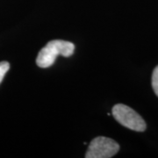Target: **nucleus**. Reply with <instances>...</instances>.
<instances>
[{
    "instance_id": "nucleus-1",
    "label": "nucleus",
    "mask_w": 158,
    "mask_h": 158,
    "mask_svg": "<svg viewBox=\"0 0 158 158\" xmlns=\"http://www.w3.org/2000/svg\"><path fill=\"white\" fill-rule=\"evenodd\" d=\"M74 51L75 45L72 42L62 40H51L39 52L36 64L40 68H48L55 63L58 56L69 57L73 55Z\"/></svg>"
},
{
    "instance_id": "nucleus-2",
    "label": "nucleus",
    "mask_w": 158,
    "mask_h": 158,
    "mask_svg": "<svg viewBox=\"0 0 158 158\" xmlns=\"http://www.w3.org/2000/svg\"><path fill=\"white\" fill-rule=\"evenodd\" d=\"M112 113L114 118L123 127L136 132H143L146 130V123L139 113L129 106L118 104L113 107Z\"/></svg>"
},
{
    "instance_id": "nucleus-3",
    "label": "nucleus",
    "mask_w": 158,
    "mask_h": 158,
    "mask_svg": "<svg viewBox=\"0 0 158 158\" xmlns=\"http://www.w3.org/2000/svg\"><path fill=\"white\" fill-rule=\"evenodd\" d=\"M119 150V146L115 141L110 138L99 136L90 141L86 152V158L113 157Z\"/></svg>"
},
{
    "instance_id": "nucleus-4",
    "label": "nucleus",
    "mask_w": 158,
    "mask_h": 158,
    "mask_svg": "<svg viewBox=\"0 0 158 158\" xmlns=\"http://www.w3.org/2000/svg\"><path fill=\"white\" fill-rule=\"evenodd\" d=\"M152 87L156 95L158 97V66H156L152 74Z\"/></svg>"
},
{
    "instance_id": "nucleus-5",
    "label": "nucleus",
    "mask_w": 158,
    "mask_h": 158,
    "mask_svg": "<svg viewBox=\"0 0 158 158\" xmlns=\"http://www.w3.org/2000/svg\"><path fill=\"white\" fill-rule=\"evenodd\" d=\"M10 69V64L8 62H0V84L3 81L6 74Z\"/></svg>"
}]
</instances>
